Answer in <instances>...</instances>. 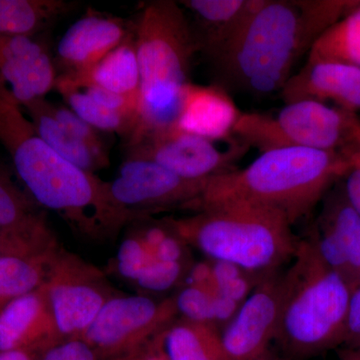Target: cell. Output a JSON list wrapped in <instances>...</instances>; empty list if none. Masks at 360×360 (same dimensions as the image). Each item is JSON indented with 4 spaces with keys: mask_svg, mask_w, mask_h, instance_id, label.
<instances>
[{
    "mask_svg": "<svg viewBox=\"0 0 360 360\" xmlns=\"http://www.w3.org/2000/svg\"><path fill=\"white\" fill-rule=\"evenodd\" d=\"M357 113L314 101L285 103L276 115L241 112L233 137L260 153L300 148L350 153L355 148Z\"/></svg>",
    "mask_w": 360,
    "mask_h": 360,
    "instance_id": "cell-7",
    "label": "cell"
},
{
    "mask_svg": "<svg viewBox=\"0 0 360 360\" xmlns=\"http://www.w3.org/2000/svg\"><path fill=\"white\" fill-rule=\"evenodd\" d=\"M352 165L350 153L285 148L265 151L243 169L205 181L200 198L191 206L243 201L283 213L291 224L307 217L345 179Z\"/></svg>",
    "mask_w": 360,
    "mask_h": 360,
    "instance_id": "cell-3",
    "label": "cell"
},
{
    "mask_svg": "<svg viewBox=\"0 0 360 360\" xmlns=\"http://www.w3.org/2000/svg\"><path fill=\"white\" fill-rule=\"evenodd\" d=\"M40 290L65 340H79L104 304L120 295L103 270L60 245L52 253Z\"/></svg>",
    "mask_w": 360,
    "mask_h": 360,
    "instance_id": "cell-8",
    "label": "cell"
},
{
    "mask_svg": "<svg viewBox=\"0 0 360 360\" xmlns=\"http://www.w3.org/2000/svg\"><path fill=\"white\" fill-rule=\"evenodd\" d=\"M184 281V285L195 286L201 290L217 293L213 281L212 262L210 259L191 265Z\"/></svg>",
    "mask_w": 360,
    "mask_h": 360,
    "instance_id": "cell-36",
    "label": "cell"
},
{
    "mask_svg": "<svg viewBox=\"0 0 360 360\" xmlns=\"http://www.w3.org/2000/svg\"><path fill=\"white\" fill-rule=\"evenodd\" d=\"M210 262L217 293L239 305L245 302L265 277L251 274L229 262Z\"/></svg>",
    "mask_w": 360,
    "mask_h": 360,
    "instance_id": "cell-28",
    "label": "cell"
},
{
    "mask_svg": "<svg viewBox=\"0 0 360 360\" xmlns=\"http://www.w3.org/2000/svg\"><path fill=\"white\" fill-rule=\"evenodd\" d=\"M283 276L278 270L265 276L220 329L226 360H258L269 355L278 330Z\"/></svg>",
    "mask_w": 360,
    "mask_h": 360,
    "instance_id": "cell-12",
    "label": "cell"
},
{
    "mask_svg": "<svg viewBox=\"0 0 360 360\" xmlns=\"http://www.w3.org/2000/svg\"><path fill=\"white\" fill-rule=\"evenodd\" d=\"M340 360H360V349L343 347L340 352Z\"/></svg>",
    "mask_w": 360,
    "mask_h": 360,
    "instance_id": "cell-38",
    "label": "cell"
},
{
    "mask_svg": "<svg viewBox=\"0 0 360 360\" xmlns=\"http://www.w3.org/2000/svg\"><path fill=\"white\" fill-rule=\"evenodd\" d=\"M37 360H101L94 349L82 340L61 341L37 354Z\"/></svg>",
    "mask_w": 360,
    "mask_h": 360,
    "instance_id": "cell-32",
    "label": "cell"
},
{
    "mask_svg": "<svg viewBox=\"0 0 360 360\" xmlns=\"http://www.w3.org/2000/svg\"><path fill=\"white\" fill-rule=\"evenodd\" d=\"M205 181L181 179L151 161L127 160L110 186L120 207L148 219L153 213L175 208L188 210L200 198Z\"/></svg>",
    "mask_w": 360,
    "mask_h": 360,
    "instance_id": "cell-11",
    "label": "cell"
},
{
    "mask_svg": "<svg viewBox=\"0 0 360 360\" xmlns=\"http://www.w3.org/2000/svg\"><path fill=\"white\" fill-rule=\"evenodd\" d=\"M52 112L60 124L73 136L84 142L94 150L108 155L98 130L94 129L91 125L85 122L75 111L71 110L70 108H65V106L52 104Z\"/></svg>",
    "mask_w": 360,
    "mask_h": 360,
    "instance_id": "cell-31",
    "label": "cell"
},
{
    "mask_svg": "<svg viewBox=\"0 0 360 360\" xmlns=\"http://www.w3.org/2000/svg\"><path fill=\"white\" fill-rule=\"evenodd\" d=\"M46 49L32 37L0 35V79L18 105L45 98L56 84Z\"/></svg>",
    "mask_w": 360,
    "mask_h": 360,
    "instance_id": "cell-13",
    "label": "cell"
},
{
    "mask_svg": "<svg viewBox=\"0 0 360 360\" xmlns=\"http://www.w3.org/2000/svg\"><path fill=\"white\" fill-rule=\"evenodd\" d=\"M22 108L42 141L68 162L90 174L108 167V155L94 150L68 131L56 120L52 112V103L46 99H37Z\"/></svg>",
    "mask_w": 360,
    "mask_h": 360,
    "instance_id": "cell-22",
    "label": "cell"
},
{
    "mask_svg": "<svg viewBox=\"0 0 360 360\" xmlns=\"http://www.w3.org/2000/svg\"><path fill=\"white\" fill-rule=\"evenodd\" d=\"M0 79V144L37 205L58 213L79 236L101 241L122 226L125 212L110 182L68 162L47 146Z\"/></svg>",
    "mask_w": 360,
    "mask_h": 360,
    "instance_id": "cell-2",
    "label": "cell"
},
{
    "mask_svg": "<svg viewBox=\"0 0 360 360\" xmlns=\"http://www.w3.org/2000/svg\"><path fill=\"white\" fill-rule=\"evenodd\" d=\"M54 250L44 255L0 257V309L16 298L41 288Z\"/></svg>",
    "mask_w": 360,
    "mask_h": 360,
    "instance_id": "cell-26",
    "label": "cell"
},
{
    "mask_svg": "<svg viewBox=\"0 0 360 360\" xmlns=\"http://www.w3.org/2000/svg\"><path fill=\"white\" fill-rule=\"evenodd\" d=\"M359 286H360V274H359Z\"/></svg>",
    "mask_w": 360,
    "mask_h": 360,
    "instance_id": "cell-42",
    "label": "cell"
},
{
    "mask_svg": "<svg viewBox=\"0 0 360 360\" xmlns=\"http://www.w3.org/2000/svg\"><path fill=\"white\" fill-rule=\"evenodd\" d=\"M354 0H253L231 39L208 56L219 85L251 96L281 91L296 63Z\"/></svg>",
    "mask_w": 360,
    "mask_h": 360,
    "instance_id": "cell-1",
    "label": "cell"
},
{
    "mask_svg": "<svg viewBox=\"0 0 360 360\" xmlns=\"http://www.w3.org/2000/svg\"><path fill=\"white\" fill-rule=\"evenodd\" d=\"M161 333L141 347L110 360H170L163 349Z\"/></svg>",
    "mask_w": 360,
    "mask_h": 360,
    "instance_id": "cell-35",
    "label": "cell"
},
{
    "mask_svg": "<svg viewBox=\"0 0 360 360\" xmlns=\"http://www.w3.org/2000/svg\"><path fill=\"white\" fill-rule=\"evenodd\" d=\"M284 103L314 101L336 104L357 113L360 110V68L342 63H307L281 90Z\"/></svg>",
    "mask_w": 360,
    "mask_h": 360,
    "instance_id": "cell-17",
    "label": "cell"
},
{
    "mask_svg": "<svg viewBox=\"0 0 360 360\" xmlns=\"http://www.w3.org/2000/svg\"><path fill=\"white\" fill-rule=\"evenodd\" d=\"M248 150L236 139L221 150L215 141L172 127L130 139L127 160L151 161L181 179L202 181L236 169L234 165Z\"/></svg>",
    "mask_w": 360,
    "mask_h": 360,
    "instance_id": "cell-10",
    "label": "cell"
},
{
    "mask_svg": "<svg viewBox=\"0 0 360 360\" xmlns=\"http://www.w3.org/2000/svg\"><path fill=\"white\" fill-rule=\"evenodd\" d=\"M161 340L170 360H226L220 329L212 324L179 317L161 333Z\"/></svg>",
    "mask_w": 360,
    "mask_h": 360,
    "instance_id": "cell-23",
    "label": "cell"
},
{
    "mask_svg": "<svg viewBox=\"0 0 360 360\" xmlns=\"http://www.w3.org/2000/svg\"><path fill=\"white\" fill-rule=\"evenodd\" d=\"M307 60L309 63L333 61L360 68V1L322 33Z\"/></svg>",
    "mask_w": 360,
    "mask_h": 360,
    "instance_id": "cell-25",
    "label": "cell"
},
{
    "mask_svg": "<svg viewBox=\"0 0 360 360\" xmlns=\"http://www.w3.org/2000/svg\"><path fill=\"white\" fill-rule=\"evenodd\" d=\"M258 360H290V359H276V357L270 356V355H266V356L262 357V359Z\"/></svg>",
    "mask_w": 360,
    "mask_h": 360,
    "instance_id": "cell-41",
    "label": "cell"
},
{
    "mask_svg": "<svg viewBox=\"0 0 360 360\" xmlns=\"http://www.w3.org/2000/svg\"><path fill=\"white\" fill-rule=\"evenodd\" d=\"M0 238L15 255H44L59 245L39 205L0 170Z\"/></svg>",
    "mask_w": 360,
    "mask_h": 360,
    "instance_id": "cell-14",
    "label": "cell"
},
{
    "mask_svg": "<svg viewBox=\"0 0 360 360\" xmlns=\"http://www.w3.org/2000/svg\"><path fill=\"white\" fill-rule=\"evenodd\" d=\"M181 6L195 20L193 28L198 51L206 58L225 44L250 13L253 0H186Z\"/></svg>",
    "mask_w": 360,
    "mask_h": 360,
    "instance_id": "cell-21",
    "label": "cell"
},
{
    "mask_svg": "<svg viewBox=\"0 0 360 360\" xmlns=\"http://www.w3.org/2000/svg\"><path fill=\"white\" fill-rule=\"evenodd\" d=\"M134 40L141 99L129 139L176 127L182 96L191 84V63L198 51L191 22L179 2L172 0L144 6L134 26Z\"/></svg>",
    "mask_w": 360,
    "mask_h": 360,
    "instance_id": "cell-5",
    "label": "cell"
},
{
    "mask_svg": "<svg viewBox=\"0 0 360 360\" xmlns=\"http://www.w3.org/2000/svg\"><path fill=\"white\" fill-rule=\"evenodd\" d=\"M136 232L123 239L116 255V272L130 283H135L149 265L156 262Z\"/></svg>",
    "mask_w": 360,
    "mask_h": 360,
    "instance_id": "cell-30",
    "label": "cell"
},
{
    "mask_svg": "<svg viewBox=\"0 0 360 360\" xmlns=\"http://www.w3.org/2000/svg\"><path fill=\"white\" fill-rule=\"evenodd\" d=\"M240 115L224 87L191 82L182 96L176 129L212 141H231Z\"/></svg>",
    "mask_w": 360,
    "mask_h": 360,
    "instance_id": "cell-18",
    "label": "cell"
},
{
    "mask_svg": "<svg viewBox=\"0 0 360 360\" xmlns=\"http://www.w3.org/2000/svg\"><path fill=\"white\" fill-rule=\"evenodd\" d=\"M120 18L89 11L66 30L58 44L63 75L89 70L134 32Z\"/></svg>",
    "mask_w": 360,
    "mask_h": 360,
    "instance_id": "cell-15",
    "label": "cell"
},
{
    "mask_svg": "<svg viewBox=\"0 0 360 360\" xmlns=\"http://www.w3.org/2000/svg\"><path fill=\"white\" fill-rule=\"evenodd\" d=\"M179 319L174 296L155 300L146 295L111 298L82 333L101 360H110L141 347Z\"/></svg>",
    "mask_w": 360,
    "mask_h": 360,
    "instance_id": "cell-9",
    "label": "cell"
},
{
    "mask_svg": "<svg viewBox=\"0 0 360 360\" xmlns=\"http://www.w3.org/2000/svg\"><path fill=\"white\" fill-rule=\"evenodd\" d=\"M319 221L310 232L322 255L347 262L356 288L360 274V217L348 202L345 191L326 195Z\"/></svg>",
    "mask_w": 360,
    "mask_h": 360,
    "instance_id": "cell-19",
    "label": "cell"
},
{
    "mask_svg": "<svg viewBox=\"0 0 360 360\" xmlns=\"http://www.w3.org/2000/svg\"><path fill=\"white\" fill-rule=\"evenodd\" d=\"M7 255H15V253H14L13 250H11V246L7 245L6 241L0 238V257Z\"/></svg>",
    "mask_w": 360,
    "mask_h": 360,
    "instance_id": "cell-39",
    "label": "cell"
},
{
    "mask_svg": "<svg viewBox=\"0 0 360 360\" xmlns=\"http://www.w3.org/2000/svg\"><path fill=\"white\" fill-rule=\"evenodd\" d=\"M165 221L187 246L212 262H224L259 276L278 271L295 257L298 240L283 213L243 201L202 206Z\"/></svg>",
    "mask_w": 360,
    "mask_h": 360,
    "instance_id": "cell-4",
    "label": "cell"
},
{
    "mask_svg": "<svg viewBox=\"0 0 360 360\" xmlns=\"http://www.w3.org/2000/svg\"><path fill=\"white\" fill-rule=\"evenodd\" d=\"M217 295V293L210 292L195 286L184 285L176 295L172 296H174L175 309L179 319L217 326L215 324Z\"/></svg>",
    "mask_w": 360,
    "mask_h": 360,
    "instance_id": "cell-29",
    "label": "cell"
},
{
    "mask_svg": "<svg viewBox=\"0 0 360 360\" xmlns=\"http://www.w3.org/2000/svg\"><path fill=\"white\" fill-rule=\"evenodd\" d=\"M342 347L360 349V286L350 296Z\"/></svg>",
    "mask_w": 360,
    "mask_h": 360,
    "instance_id": "cell-33",
    "label": "cell"
},
{
    "mask_svg": "<svg viewBox=\"0 0 360 360\" xmlns=\"http://www.w3.org/2000/svg\"><path fill=\"white\" fill-rule=\"evenodd\" d=\"M60 84L73 87L92 84L120 96L129 97L139 103L141 73L137 61L134 32L108 56L89 70L75 75H61L56 78Z\"/></svg>",
    "mask_w": 360,
    "mask_h": 360,
    "instance_id": "cell-20",
    "label": "cell"
},
{
    "mask_svg": "<svg viewBox=\"0 0 360 360\" xmlns=\"http://www.w3.org/2000/svg\"><path fill=\"white\" fill-rule=\"evenodd\" d=\"M56 87L60 92L61 96L65 97L70 110L75 111L80 118L91 125L94 129L98 131L116 132L122 136L127 137V141L134 134L137 122L131 116L124 115L120 111L110 110L97 103L82 89H75L70 85L59 84V82H56Z\"/></svg>",
    "mask_w": 360,
    "mask_h": 360,
    "instance_id": "cell-27",
    "label": "cell"
},
{
    "mask_svg": "<svg viewBox=\"0 0 360 360\" xmlns=\"http://www.w3.org/2000/svg\"><path fill=\"white\" fill-rule=\"evenodd\" d=\"M63 340L40 290L16 298L0 309V352L23 350L39 354Z\"/></svg>",
    "mask_w": 360,
    "mask_h": 360,
    "instance_id": "cell-16",
    "label": "cell"
},
{
    "mask_svg": "<svg viewBox=\"0 0 360 360\" xmlns=\"http://www.w3.org/2000/svg\"><path fill=\"white\" fill-rule=\"evenodd\" d=\"M37 354L23 350L0 352V360H37Z\"/></svg>",
    "mask_w": 360,
    "mask_h": 360,
    "instance_id": "cell-37",
    "label": "cell"
},
{
    "mask_svg": "<svg viewBox=\"0 0 360 360\" xmlns=\"http://www.w3.org/2000/svg\"><path fill=\"white\" fill-rule=\"evenodd\" d=\"M283 276L276 341L291 356L307 359L341 347L352 288L324 264L309 238L298 240Z\"/></svg>",
    "mask_w": 360,
    "mask_h": 360,
    "instance_id": "cell-6",
    "label": "cell"
},
{
    "mask_svg": "<svg viewBox=\"0 0 360 360\" xmlns=\"http://www.w3.org/2000/svg\"><path fill=\"white\" fill-rule=\"evenodd\" d=\"M71 6L63 0H0V35L32 37Z\"/></svg>",
    "mask_w": 360,
    "mask_h": 360,
    "instance_id": "cell-24",
    "label": "cell"
},
{
    "mask_svg": "<svg viewBox=\"0 0 360 360\" xmlns=\"http://www.w3.org/2000/svg\"><path fill=\"white\" fill-rule=\"evenodd\" d=\"M350 160H352V165L343 179L345 180L343 191L348 202L360 217V153L359 150L354 148L350 153Z\"/></svg>",
    "mask_w": 360,
    "mask_h": 360,
    "instance_id": "cell-34",
    "label": "cell"
},
{
    "mask_svg": "<svg viewBox=\"0 0 360 360\" xmlns=\"http://www.w3.org/2000/svg\"><path fill=\"white\" fill-rule=\"evenodd\" d=\"M355 149L359 150L360 153V129L359 130V134H357L356 142H355Z\"/></svg>",
    "mask_w": 360,
    "mask_h": 360,
    "instance_id": "cell-40",
    "label": "cell"
}]
</instances>
